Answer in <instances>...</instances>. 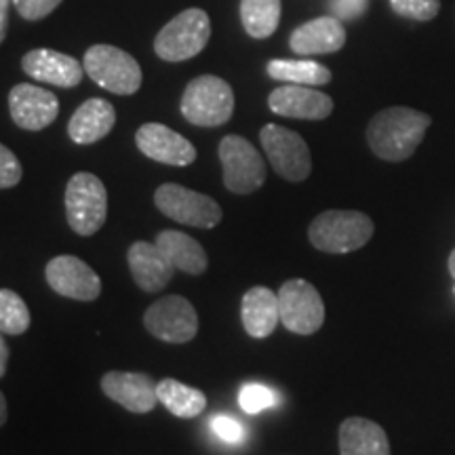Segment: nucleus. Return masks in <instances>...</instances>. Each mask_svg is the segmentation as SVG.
<instances>
[{"mask_svg": "<svg viewBox=\"0 0 455 455\" xmlns=\"http://www.w3.org/2000/svg\"><path fill=\"white\" fill-rule=\"evenodd\" d=\"M430 124L432 118L426 112L407 106L386 108L369 123L367 144L382 161L403 163L415 155Z\"/></svg>", "mask_w": 455, "mask_h": 455, "instance_id": "1", "label": "nucleus"}, {"mask_svg": "<svg viewBox=\"0 0 455 455\" xmlns=\"http://www.w3.org/2000/svg\"><path fill=\"white\" fill-rule=\"evenodd\" d=\"M373 220L361 212H344L331 209L316 215L308 226V238L312 247L323 253L344 255L358 251L371 241Z\"/></svg>", "mask_w": 455, "mask_h": 455, "instance_id": "2", "label": "nucleus"}, {"mask_svg": "<svg viewBox=\"0 0 455 455\" xmlns=\"http://www.w3.org/2000/svg\"><path fill=\"white\" fill-rule=\"evenodd\" d=\"M180 110L196 127H221L235 114V91L224 78L203 74L188 83Z\"/></svg>", "mask_w": 455, "mask_h": 455, "instance_id": "3", "label": "nucleus"}, {"mask_svg": "<svg viewBox=\"0 0 455 455\" xmlns=\"http://www.w3.org/2000/svg\"><path fill=\"white\" fill-rule=\"evenodd\" d=\"M66 218L78 236H93L108 218V192L98 175L74 173L66 186Z\"/></svg>", "mask_w": 455, "mask_h": 455, "instance_id": "4", "label": "nucleus"}, {"mask_svg": "<svg viewBox=\"0 0 455 455\" xmlns=\"http://www.w3.org/2000/svg\"><path fill=\"white\" fill-rule=\"evenodd\" d=\"M95 84L116 95H133L141 87V68L133 55L112 44H93L83 60Z\"/></svg>", "mask_w": 455, "mask_h": 455, "instance_id": "5", "label": "nucleus"}, {"mask_svg": "<svg viewBox=\"0 0 455 455\" xmlns=\"http://www.w3.org/2000/svg\"><path fill=\"white\" fill-rule=\"evenodd\" d=\"M212 38V20L203 9H186L175 15L155 38L156 55L164 61L196 57Z\"/></svg>", "mask_w": 455, "mask_h": 455, "instance_id": "6", "label": "nucleus"}, {"mask_svg": "<svg viewBox=\"0 0 455 455\" xmlns=\"http://www.w3.org/2000/svg\"><path fill=\"white\" fill-rule=\"evenodd\" d=\"M224 186L235 195H253L266 181L264 156L241 135H226L220 141Z\"/></svg>", "mask_w": 455, "mask_h": 455, "instance_id": "7", "label": "nucleus"}, {"mask_svg": "<svg viewBox=\"0 0 455 455\" xmlns=\"http://www.w3.org/2000/svg\"><path fill=\"white\" fill-rule=\"evenodd\" d=\"M281 325L291 333L312 335L325 323V304L315 284L304 278H291L278 289Z\"/></svg>", "mask_w": 455, "mask_h": 455, "instance_id": "8", "label": "nucleus"}, {"mask_svg": "<svg viewBox=\"0 0 455 455\" xmlns=\"http://www.w3.org/2000/svg\"><path fill=\"white\" fill-rule=\"evenodd\" d=\"M259 141L272 169L287 181L308 180L312 171V155L299 133L284 129L281 124H266L259 131Z\"/></svg>", "mask_w": 455, "mask_h": 455, "instance_id": "9", "label": "nucleus"}, {"mask_svg": "<svg viewBox=\"0 0 455 455\" xmlns=\"http://www.w3.org/2000/svg\"><path fill=\"white\" fill-rule=\"evenodd\" d=\"M158 212L169 220L190 228H215L221 221V207L212 196L180 184H163L155 192Z\"/></svg>", "mask_w": 455, "mask_h": 455, "instance_id": "10", "label": "nucleus"}, {"mask_svg": "<svg viewBox=\"0 0 455 455\" xmlns=\"http://www.w3.org/2000/svg\"><path fill=\"white\" fill-rule=\"evenodd\" d=\"M144 325L155 338L169 344H186L198 333L196 308L181 295H164L144 315Z\"/></svg>", "mask_w": 455, "mask_h": 455, "instance_id": "11", "label": "nucleus"}, {"mask_svg": "<svg viewBox=\"0 0 455 455\" xmlns=\"http://www.w3.org/2000/svg\"><path fill=\"white\" fill-rule=\"evenodd\" d=\"M49 287L76 301H95L101 295V281L87 261L74 255H57L44 268Z\"/></svg>", "mask_w": 455, "mask_h": 455, "instance_id": "12", "label": "nucleus"}, {"mask_svg": "<svg viewBox=\"0 0 455 455\" xmlns=\"http://www.w3.org/2000/svg\"><path fill=\"white\" fill-rule=\"evenodd\" d=\"M135 144L144 156L171 167H188L196 161V148L190 140L161 123L141 124L135 133Z\"/></svg>", "mask_w": 455, "mask_h": 455, "instance_id": "13", "label": "nucleus"}, {"mask_svg": "<svg viewBox=\"0 0 455 455\" xmlns=\"http://www.w3.org/2000/svg\"><path fill=\"white\" fill-rule=\"evenodd\" d=\"M9 112L20 129L43 131L60 114V100L47 89L21 83L11 89Z\"/></svg>", "mask_w": 455, "mask_h": 455, "instance_id": "14", "label": "nucleus"}, {"mask_svg": "<svg viewBox=\"0 0 455 455\" xmlns=\"http://www.w3.org/2000/svg\"><path fill=\"white\" fill-rule=\"evenodd\" d=\"M270 110L284 118L325 121L333 112V100L327 93L304 84H283L268 95Z\"/></svg>", "mask_w": 455, "mask_h": 455, "instance_id": "15", "label": "nucleus"}, {"mask_svg": "<svg viewBox=\"0 0 455 455\" xmlns=\"http://www.w3.org/2000/svg\"><path fill=\"white\" fill-rule=\"evenodd\" d=\"M158 384L148 373L108 371L101 378V390L114 403L131 413H150L158 405Z\"/></svg>", "mask_w": 455, "mask_h": 455, "instance_id": "16", "label": "nucleus"}, {"mask_svg": "<svg viewBox=\"0 0 455 455\" xmlns=\"http://www.w3.org/2000/svg\"><path fill=\"white\" fill-rule=\"evenodd\" d=\"M21 68L34 81L55 84L61 89H72L81 84L84 74V66L78 64V60L53 49L28 51L21 60Z\"/></svg>", "mask_w": 455, "mask_h": 455, "instance_id": "17", "label": "nucleus"}, {"mask_svg": "<svg viewBox=\"0 0 455 455\" xmlns=\"http://www.w3.org/2000/svg\"><path fill=\"white\" fill-rule=\"evenodd\" d=\"M129 270L133 275V281L141 291L155 293L163 291L171 278L175 275L173 264L167 259L156 243L138 241L129 247L127 253Z\"/></svg>", "mask_w": 455, "mask_h": 455, "instance_id": "18", "label": "nucleus"}, {"mask_svg": "<svg viewBox=\"0 0 455 455\" xmlns=\"http://www.w3.org/2000/svg\"><path fill=\"white\" fill-rule=\"evenodd\" d=\"M346 44V28L335 15L316 17L295 28L289 47L298 55L338 53Z\"/></svg>", "mask_w": 455, "mask_h": 455, "instance_id": "19", "label": "nucleus"}, {"mask_svg": "<svg viewBox=\"0 0 455 455\" xmlns=\"http://www.w3.org/2000/svg\"><path fill=\"white\" fill-rule=\"evenodd\" d=\"M114 123H116V110H114L110 101L91 98L72 114L70 123H68V135H70L74 144H95V141L104 140L110 133Z\"/></svg>", "mask_w": 455, "mask_h": 455, "instance_id": "20", "label": "nucleus"}, {"mask_svg": "<svg viewBox=\"0 0 455 455\" xmlns=\"http://www.w3.org/2000/svg\"><path fill=\"white\" fill-rule=\"evenodd\" d=\"M241 318L244 331L253 339L268 338L281 323L278 293L268 287H251L243 295Z\"/></svg>", "mask_w": 455, "mask_h": 455, "instance_id": "21", "label": "nucleus"}, {"mask_svg": "<svg viewBox=\"0 0 455 455\" xmlns=\"http://www.w3.org/2000/svg\"><path fill=\"white\" fill-rule=\"evenodd\" d=\"M339 455H390V443L379 424L348 418L339 426Z\"/></svg>", "mask_w": 455, "mask_h": 455, "instance_id": "22", "label": "nucleus"}, {"mask_svg": "<svg viewBox=\"0 0 455 455\" xmlns=\"http://www.w3.org/2000/svg\"><path fill=\"white\" fill-rule=\"evenodd\" d=\"M158 249L167 255V259L173 264L175 270L186 272V275L198 276L207 270L209 259L204 253L203 244L192 236L184 235L180 230H163L156 235Z\"/></svg>", "mask_w": 455, "mask_h": 455, "instance_id": "23", "label": "nucleus"}, {"mask_svg": "<svg viewBox=\"0 0 455 455\" xmlns=\"http://www.w3.org/2000/svg\"><path fill=\"white\" fill-rule=\"evenodd\" d=\"M266 72L278 83L304 84V87H323L333 78L327 66L310 60H270L266 64Z\"/></svg>", "mask_w": 455, "mask_h": 455, "instance_id": "24", "label": "nucleus"}, {"mask_svg": "<svg viewBox=\"0 0 455 455\" xmlns=\"http://www.w3.org/2000/svg\"><path fill=\"white\" fill-rule=\"evenodd\" d=\"M158 403H163V407L169 413H173L175 418L181 419H192L196 415H201L207 407V396L204 392L192 386H186L178 382V379H163L158 382Z\"/></svg>", "mask_w": 455, "mask_h": 455, "instance_id": "25", "label": "nucleus"}, {"mask_svg": "<svg viewBox=\"0 0 455 455\" xmlns=\"http://www.w3.org/2000/svg\"><path fill=\"white\" fill-rule=\"evenodd\" d=\"M281 0H241V21L251 38L264 41L276 32L281 24Z\"/></svg>", "mask_w": 455, "mask_h": 455, "instance_id": "26", "label": "nucleus"}, {"mask_svg": "<svg viewBox=\"0 0 455 455\" xmlns=\"http://www.w3.org/2000/svg\"><path fill=\"white\" fill-rule=\"evenodd\" d=\"M32 316L20 293L0 289V333L21 335L30 329Z\"/></svg>", "mask_w": 455, "mask_h": 455, "instance_id": "27", "label": "nucleus"}, {"mask_svg": "<svg viewBox=\"0 0 455 455\" xmlns=\"http://www.w3.org/2000/svg\"><path fill=\"white\" fill-rule=\"evenodd\" d=\"M238 405L244 413H261L278 405V396L264 384H247L238 392Z\"/></svg>", "mask_w": 455, "mask_h": 455, "instance_id": "28", "label": "nucleus"}, {"mask_svg": "<svg viewBox=\"0 0 455 455\" xmlns=\"http://www.w3.org/2000/svg\"><path fill=\"white\" fill-rule=\"evenodd\" d=\"M390 7L396 15L413 21H430L439 15L441 0H390Z\"/></svg>", "mask_w": 455, "mask_h": 455, "instance_id": "29", "label": "nucleus"}, {"mask_svg": "<svg viewBox=\"0 0 455 455\" xmlns=\"http://www.w3.org/2000/svg\"><path fill=\"white\" fill-rule=\"evenodd\" d=\"M212 430L215 432L218 439L228 443V445H241L244 436H247L243 424L232 418V415H215L212 419Z\"/></svg>", "mask_w": 455, "mask_h": 455, "instance_id": "30", "label": "nucleus"}, {"mask_svg": "<svg viewBox=\"0 0 455 455\" xmlns=\"http://www.w3.org/2000/svg\"><path fill=\"white\" fill-rule=\"evenodd\" d=\"M21 175H24V169H21L20 158L7 146L0 144V190L20 184Z\"/></svg>", "mask_w": 455, "mask_h": 455, "instance_id": "31", "label": "nucleus"}, {"mask_svg": "<svg viewBox=\"0 0 455 455\" xmlns=\"http://www.w3.org/2000/svg\"><path fill=\"white\" fill-rule=\"evenodd\" d=\"M61 3H64V0H13V7L24 20L38 21L43 20V17H47L49 13H53Z\"/></svg>", "mask_w": 455, "mask_h": 455, "instance_id": "32", "label": "nucleus"}, {"mask_svg": "<svg viewBox=\"0 0 455 455\" xmlns=\"http://www.w3.org/2000/svg\"><path fill=\"white\" fill-rule=\"evenodd\" d=\"M333 15L341 21H350V20H358L363 13H365L369 7V0H331L329 3Z\"/></svg>", "mask_w": 455, "mask_h": 455, "instance_id": "33", "label": "nucleus"}, {"mask_svg": "<svg viewBox=\"0 0 455 455\" xmlns=\"http://www.w3.org/2000/svg\"><path fill=\"white\" fill-rule=\"evenodd\" d=\"M13 0H0V43L4 41L9 30V7Z\"/></svg>", "mask_w": 455, "mask_h": 455, "instance_id": "34", "label": "nucleus"}, {"mask_svg": "<svg viewBox=\"0 0 455 455\" xmlns=\"http://www.w3.org/2000/svg\"><path fill=\"white\" fill-rule=\"evenodd\" d=\"M7 367H9V346L7 341H4L3 333H0V378L7 373Z\"/></svg>", "mask_w": 455, "mask_h": 455, "instance_id": "35", "label": "nucleus"}, {"mask_svg": "<svg viewBox=\"0 0 455 455\" xmlns=\"http://www.w3.org/2000/svg\"><path fill=\"white\" fill-rule=\"evenodd\" d=\"M7 418H9V409H7V398H4L3 392H0V428H3L4 424H7Z\"/></svg>", "mask_w": 455, "mask_h": 455, "instance_id": "36", "label": "nucleus"}, {"mask_svg": "<svg viewBox=\"0 0 455 455\" xmlns=\"http://www.w3.org/2000/svg\"><path fill=\"white\" fill-rule=\"evenodd\" d=\"M449 272H451V276L455 278V249L451 251V255H449Z\"/></svg>", "mask_w": 455, "mask_h": 455, "instance_id": "37", "label": "nucleus"}]
</instances>
